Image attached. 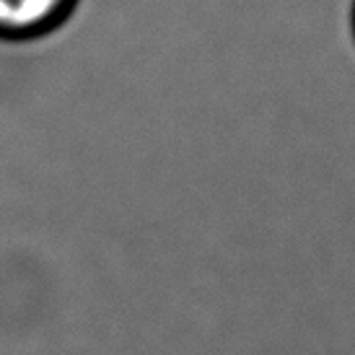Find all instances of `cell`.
<instances>
[{
	"label": "cell",
	"instance_id": "obj_1",
	"mask_svg": "<svg viewBox=\"0 0 355 355\" xmlns=\"http://www.w3.org/2000/svg\"><path fill=\"white\" fill-rule=\"evenodd\" d=\"M80 0H0V44H34L58 34Z\"/></svg>",
	"mask_w": 355,
	"mask_h": 355
},
{
	"label": "cell",
	"instance_id": "obj_2",
	"mask_svg": "<svg viewBox=\"0 0 355 355\" xmlns=\"http://www.w3.org/2000/svg\"><path fill=\"white\" fill-rule=\"evenodd\" d=\"M350 26H353V40H355V0H353V10H350Z\"/></svg>",
	"mask_w": 355,
	"mask_h": 355
}]
</instances>
